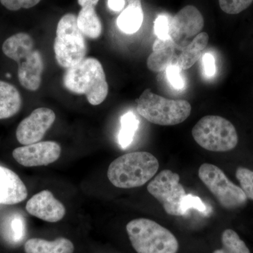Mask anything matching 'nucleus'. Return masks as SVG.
<instances>
[{"label":"nucleus","mask_w":253,"mask_h":253,"mask_svg":"<svg viewBox=\"0 0 253 253\" xmlns=\"http://www.w3.org/2000/svg\"><path fill=\"white\" fill-rule=\"evenodd\" d=\"M136 111L150 123L172 126L187 119L191 106L186 100L166 99L146 89L137 100Z\"/></svg>","instance_id":"5"},{"label":"nucleus","mask_w":253,"mask_h":253,"mask_svg":"<svg viewBox=\"0 0 253 253\" xmlns=\"http://www.w3.org/2000/svg\"><path fill=\"white\" fill-rule=\"evenodd\" d=\"M191 208H194V209L199 211V212H204L206 214H209L211 211V210H208L206 205L198 196H195L192 194L186 195L183 198L181 202L180 211L181 215L186 214L188 211Z\"/></svg>","instance_id":"26"},{"label":"nucleus","mask_w":253,"mask_h":253,"mask_svg":"<svg viewBox=\"0 0 253 253\" xmlns=\"http://www.w3.org/2000/svg\"><path fill=\"white\" fill-rule=\"evenodd\" d=\"M24 250L26 253H73L74 246L65 238L50 241L36 238L28 240L25 244Z\"/></svg>","instance_id":"18"},{"label":"nucleus","mask_w":253,"mask_h":253,"mask_svg":"<svg viewBox=\"0 0 253 253\" xmlns=\"http://www.w3.org/2000/svg\"><path fill=\"white\" fill-rule=\"evenodd\" d=\"M202 61L205 74L208 77H213L216 72L215 61H214V56L210 53H206L203 57Z\"/></svg>","instance_id":"30"},{"label":"nucleus","mask_w":253,"mask_h":253,"mask_svg":"<svg viewBox=\"0 0 253 253\" xmlns=\"http://www.w3.org/2000/svg\"><path fill=\"white\" fill-rule=\"evenodd\" d=\"M128 4H141V0H127Z\"/></svg>","instance_id":"33"},{"label":"nucleus","mask_w":253,"mask_h":253,"mask_svg":"<svg viewBox=\"0 0 253 253\" xmlns=\"http://www.w3.org/2000/svg\"><path fill=\"white\" fill-rule=\"evenodd\" d=\"M4 230L5 235L10 241L20 242L24 238L26 232L24 219L19 214L11 216L6 221Z\"/></svg>","instance_id":"23"},{"label":"nucleus","mask_w":253,"mask_h":253,"mask_svg":"<svg viewBox=\"0 0 253 253\" xmlns=\"http://www.w3.org/2000/svg\"><path fill=\"white\" fill-rule=\"evenodd\" d=\"M175 44L171 38L166 41L157 38L153 45V52L147 59L149 69L153 72L161 73L174 64L176 59L174 56Z\"/></svg>","instance_id":"15"},{"label":"nucleus","mask_w":253,"mask_h":253,"mask_svg":"<svg viewBox=\"0 0 253 253\" xmlns=\"http://www.w3.org/2000/svg\"><path fill=\"white\" fill-rule=\"evenodd\" d=\"M169 18L167 15L161 14L156 18L154 22V33L159 39H170L169 35Z\"/></svg>","instance_id":"28"},{"label":"nucleus","mask_w":253,"mask_h":253,"mask_svg":"<svg viewBox=\"0 0 253 253\" xmlns=\"http://www.w3.org/2000/svg\"><path fill=\"white\" fill-rule=\"evenodd\" d=\"M204 26V16L199 10L192 5H187L169 18V37L175 44H178L198 36Z\"/></svg>","instance_id":"12"},{"label":"nucleus","mask_w":253,"mask_h":253,"mask_svg":"<svg viewBox=\"0 0 253 253\" xmlns=\"http://www.w3.org/2000/svg\"><path fill=\"white\" fill-rule=\"evenodd\" d=\"M61 148L55 141H39L21 147L13 151V157L25 167L46 166L56 162L61 156Z\"/></svg>","instance_id":"11"},{"label":"nucleus","mask_w":253,"mask_h":253,"mask_svg":"<svg viewBox=\"0 0 253 253\" xmlns=\"http://www.w3.org/2000/svg\"><path fill=\"white\" fill-rule=\"evenodd\" d=\"M144 21L141 4H128L117 19L118 28L127 35L134 34L140 29Z\"/></svg>","instance_id":"20"},{"label":"nucleus","mask_w":253,"mask_h":253,"mask_svg":"<svg viewBox=\"0 0 253 253\" xmlns=\"http://www.w3.org/2000/svg\"><path fill=\"white\" fill-rule=\"evenodd\" d=\"M199 176L222 207L234 209L244 206L247 201L242 189L229 180L217 166L210 163L201 165Z\"/></svg>","instance_id":"8"},{"label":"nucleus","mask_w":253,"mask_h":253,"mask_svg":"<svg viewBox=\"0 0 253 253\" xmlns=\"http://www.w3.org/2000/svg\"><path fill=\"white\" fill-rule=\"evenodd\" d=\"M166 75L168 82L173 87L178 90L184 89L185 86V81L181 74V70L175 63L170 65L166 69Z\"/></svg>","instance_id":"27"},{"label":"nucleus","mask_w":253,"mask_h":253,"mask_svg":"<svg viewBox=\"0 0 253 253\" xmlns=\"http://www.w3.org/2000/svg\"><path fill=\"white\" fill-rule=\"evenodd\" d=\"M126 6L125 0H108V6L111 11L115 12L123 11Z\"/></svg>","instance_id":"31"},{"label":"nucleus","mask_w":253,"mask_h":253,"mask_svg":"<svg viewBox=\"0 0 253 253\" xmlns=\"http://www.w3.org/2000/svg\"><path fill=\"white\" fill-rule=\"evenodd\" d=\"M236 176L247 199L253 201V171L245 168H239Z\"/></svg>","instance_id":"24"},{"label":"nucleus","mask_w":253,"mask_h":253,"mask_svg":"<svg viewBox=\"0 0 253 253\" xmlns=\"http://www.w3.org/2000/svg\"><path fill=\"white\" fill-rule=\"evenodd\" d=\"M78 26L83 36L89 39H97L102 33V24L94 6L82 7L77 16Z\"/></svg>","instance_id":"19"},{"label":"nucleus","mask_w":253,"mask_h":253,"mask_svg":"<svg viewBox=\"0 0 253 253\" xmlns=\"http://www.w3.org/2000/svg\"><path fill=\"white\" fill-rule=\"evenodd\" d=\"M99 1V0H78V4L81 5L82 7L86 6H94L95 7Z\"/></svg>","instance_id":"32"},{"label":"nucleus","mask_w":253,"mask_h":253,"mask_svg":"<svg viewBox=\"0 0 253 253\" xmlns=\"http://www.w3.org/2000/svg\"><path fill=\"white\" fill-rule=\"evenodd\" d=\"M159 163L154 155L137 151L123 155L110 165L107 176L111 184L121 189L142 186L157 173Z\"/></svg>","instance_id":"2"},{"label":"nucleus","mask_w":253,"mask_h":253,"mask_svg":"<svg viewBox=\"0 0 253 253\" xmlns=\"http://www.w3.org/2000/svg\"><path fill=\"white\" fill-rule=\"evenodd\" d=\"M179 180V174L164 169L147 186L149 194L162 204L165 211L169 215H181V202L186 194Z\"/></svg>","instance_id":"9"},{"label":"nucleus","mask_w":253,"mask_h":253,"mask_svg":"<svg viewBox=\"0 0 253 253\" xmlns=\"http://www.w3.org/2000/svg\"><path fill=\"white\" fill-rule=\"evenodd\" d=\"M2 51L5 56L17 63L20 84L28 90H38L44 71V61L35 46L33 38L27 33L15 34L3 43Z\"/></svg>","instance_id":"1"},{"label":"nucleus","mask_w":253,"mask_h":253,"mask_svg":"<svg viewBox=\"0 0 253 253\" xmlns=\"http://www.w3.org/2000/svg\"><path fill=\"white\" fill-rule=\"evenodd\" d=\"M55 120L56 115L52 110L38 108L18 125L16 139L24 146L39 142L54 124Z\"/></svg>","instance_id":"10"},{"label":"nucleus","mask_w":253,"mask_h":253,"mask_svg":"<svg viewBox=\"0 0 253 253\" xmlns=\"http://www.w3.org/2000/svg\"><path fill=\"white\" fill-rule=\"evenodd\" d=\"M121 128L118 135V143L123 149H126L132 142L134 134L139 127V121L131 111L123 115L121 119Z\"/></svg>","instance_id":"21"},{"label":"nucleus","mask_w":253,"mask_h":253,"mask_svg":"<svg viewBox=\"0 0 253 253\" xmlns=\"http://www.w3.org/2000/svg\"><path fill=\"white\" fill-rule=\"evenodd\" d=\"M219 6L226 14L235 15L248 9L253 0H218Z\"/></svg>","instance_id":"25"},{"label":"nucleus","mask_w":253,"mask_h":253,"mask_svg":"<svg viewBox=\"0 0 253 253\" xmlns=\"http://www.w3.org/2000/svg\"><path fill=\"white\" fill-rule=\"evenodd\" d=\"M199 146L213 152H226L237 146L239 137L235 126L226 118L207 116L201 118L192 129Z\"/></svg>","instance_id":"7"},{"label":"nucleus","mask_w":253,"mask_h":253,"mask_svg":"<svg viewBox=\"0 0 253 253\" xmlns=\"http://www.w3.org/2000/svg\"><path fill=\"white\" fill-rule=\"evenodd\" d=\"M63 83L68 91L85 95L88 102L93 106L104 102L109 93L104 68L94 58H86L76 66L68 68Z\"/></svg>","instance_id":"3"},{"label":"nucleus","mask_w":253,"mask_h":253,"mask_svg":"<svg viewBox=\"0 0 253 253\" xmlns=\"http://www.w3.org/2000/svg\"><path fill=\"white\" fill-rule=\"evenodd\" d=\"M126 229L137 253H176L179 249V243L172 232L151 219H133L126 224Z\"/></svg>","instance_id":"4"},{"label":"nucleus","mask_w":253,"mask_h":253,"mask_svg":"<svg viewBox=\"0 0 253 253\" xmlns=\"http://www.w3.org/2000/svg\"><path fill=\"white\" fill-rule=\"evenodd\" d=\"M26 209L31 215L48 222H57L66 214V208L62 203L55 199L48 190L34 195L28 201Z\"/></svg>","instance_id":"13"},{"label":"nucleus","mask_w":253,"mask_h":253,"mask_svg":"<svg viewBox=\"0 0 253 253\" xmlns=\"http://www.w3.org/2000/svg\"><path fill=\"white\" fill-rule=\"evenodd\" d=\"M27 196V188L18 174L0 166V204H19Z\"/></svg>","instance_id":"14"},{"label":"nucleus","mask_w":253,"mask_h":253,"mask_svg":"<svg viewBox=\"0 0 253 253\" xmlns=\"http://www.w3.org/2000/svg\"><path fill=\"white\" fill-rule=\"evenodd\" d=\"M41 0H0L1 4L10 11L30 9L39 4Z\"/></svg>","instance_id":"29"},{"label":"nucleus","mask_w":253,"mask_h":253,"mask_svg":"<svg viewBox=\"0 0 253 253\" xmlns=\"http://www.w3.org/2000/svg\"><path fill=\"white\" fill-rule=\"evenodd\" d=\"M54 50L59 66L67 69L85 59L87 45L84 36L78 28L76 15L67 14L60 19Z\"/></svg>","instance_id":"6"},{"label":"nucleus","mask_w":253,"mask_h":253,"mask_svg":"<svg viewBox=\"0 0 253 253\" xmlns=\"http://www.w3.org/2000/svg\"><path fill=\"white\" fill-rule=\"evenodd\" d=\"M22 106V98L16 87L0 81V120L15 116Z\"/></svg>","instance_id":"16"},{"label":"nucleus","mask_w":253,"mask_h":253,"mask_svg":"<svg viewBox=\"0 0 253 253\" xmlns=\"http://www.w3.org/2000/svg\"><path fill=\"white\" fill-rule=\"evenodd\" d=\"M209 36L203 32L195 37L192 42L183 49L179 56L176 59L175 64L181 70H186L192 67L203 56V52L208 45Z\"/></svg>","instance_id":"17"},{"label":"nucleus","mask_w":253,"mask_h":253,"mask_svg":"<svg viewBox=\"0 0 253 253\" xmlns=\"http://www.w3.org/2000/svg\"><path fill=\"white\" fill-rule=\"evenodd\" d=\"M223 249H218L213 253H251L244 241L232 229H226L221 235Z\"/></svg>","instance_id":"22"}]
</instances>
